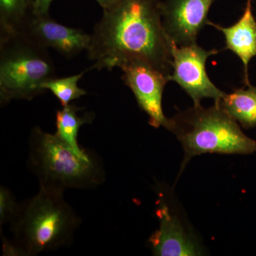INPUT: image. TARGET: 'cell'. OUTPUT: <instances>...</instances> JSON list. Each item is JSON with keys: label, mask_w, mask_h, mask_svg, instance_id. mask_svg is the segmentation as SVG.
I'll use <instances>...</instances> for the list:
<instances>
[{"label": "cell", "mask_w": 256, "mask_h": 256, "mask_svg": "<svg viewBox=\"0 0 256 256\" xmlns=\"http://www.w3.org/2000/svg\"><path fill=\"white\" fill-rule=\"evenodd\" d=\"M162 0H120L90 34L86 50L92 68L112 70L140 62L166 75L172 72L171 41L162 18Z\"/></svg>", "instance_id": "cell-1"}, {"label": "cell", "mask_w": 256, "mask_h": 256, "mask_svg": "<svg viewBox=\"0 0 256 256\" xmlns=\"http://www.w3.org/2000/svg\"><path fill=\"white\" fill-rule=\"evenodd\" d=\"M64 192L40 188L38 194L20 204L12 220L20 256H33L72 242L80 218L64 200Z\"/></svg>", "instance_id": "cell-2"}, {"label": "cell", "mask_w": 256, "mask_h": 256, "mask_svg": "<svg viewBox=\"0 0 256 256\" xmlns=\"http://www.w3.org/2000/svg\"><path fill=\"white\" fill-rule=\"evenodd\" d=\"M168 130L182 144L183 164L205 153L249 154L256 152V141L246 136L234 120L217 104L201 105L178 112L170 118Z\"/></svg>", "instance_id": "cell-3"}, {"label": "cell", "mask_w": 256, "mask_h": 256, "mask_svg": "<svg viewBox=\"0 0 256 256\" xmlns=\"http://www.w3.org/2000/svg\"><path fill=\"white\" fill-rule=\"evenodd\" d=\"M28 164L40 188L64 192L67 188H94L105 180L94 158H82L54 134L36 127L30 140Z\"/></svg>", "instance_id": "cell-4"}, {"label": "cell", "mask_w": 256, "mask_h": 256, "mask_svg": "<svg viewBox=\"0 0 256 256\" xmlns=\"http://www.w3.org/2000/svg\"><path fill=\"white\" fill-rule=\"evenodd\" d=\"M47 48L24 33L0 36V102L31 100L46 92L43 86L56 77Z\"/></svg>", "instance_id": "cell-5"}, {"label": "cell", "mask_w": 256, "mask_h": 256, "mask_svg": "<svg viewBox=\"0 0 256 256\" xmlns=\"http://www.w3.org/2000/svg\"><path fill=\"white\" fill-rule=\"evenodd\" d=\"M220 53L217 50H206L198 44L178 46L171 42L172 72L170 82H176L194 102L201 105L205 98L214 100L218 104L225 92L218 88L206 73V60Z\"/></svg>", "instance_id": "cell-6"}, {"label": "cell", "mask_w": 256, "mask_h": 256, "mask_svg": "<svg viewBox=\"0 0 256 256\" xmlns=\"http://www.w3.org/2000/svg\"><path fill=\"white\" fill-rule=\"evenodd\" d=\"M120 68L124 84L132 90L141 110L149 116L150 124L169 129L170 119L163 112L162 97L170 76L140 62L124 64Z\"/></svg>", "instance_id": "cell-7"}, {"label": "cell", "mask_w": 256, "mask_h": 256, "mask_svg": "<svg viewBox=\"0 0 256 256\" xmlns=\"http://www.w3.org/2000/svg\"><path fill=\"white\" fill-rule=\"evenodd\" d=\"M217 0H163L161 14L166 35L178 46L196 44L200 32L208 25V12Z\"/></svg>", "instance_id": "cell-8"}, {"label": "cell", "mask_w": 256, "mask_h": 256, "mask_svg": "<svg viewBox=\"0 0 256 256\" xmlns=\"http://www.w3.org/2000/svg\"><path fill=\"white\" fill-rule=\"evenodd\" d=\"M38 44L55 50L67 58L87 50L92 36L80 28L57 22L50 14L33 15L22 32Z\"/></svg>", "instance_id": "cell-9"}, {"label": "cell", "mask_w": 256, "mask_h": 256, "mask_svg": "<svg viewBox=\"0 0 256 256\" xmlns=\"http://www.w3.org/2000/svg\"><path fill=\"white\" fill-rule=\"evenodd\" d=\"M160 228L150 238L152 250L156 256H182L200 255V248L194 242L180 220L162 204L156 210Z\"/></svg>", "instance_id": "cell-10"}, {"label": "cell", "mask_w": 256, "mask_h": 256, "mask_svg": "<svg viewBox=\"0 0 256 256\" xmlns=\"http://www.w3.org/2000/svg\"><path fill=\"white\" fill-rule=\"evenodd\" d=\"M208 25L222 32L225 38V50H232L242 60L244 82L246 86L250 85L249 63L256 56V20L252 14V0H247L242 16L232 26L224 28L210 21H208Z\"/></svg>", "instance_id": "cell-11"}, {"label": "cell", "mask_w": 256, "mask_h": 256, "mask_svg": "<svg viewBox=\"0 0 256 256\" xmlns=\"http://www.w3.org/2000/svg\"><path fill=\"white\" fill-rule=\"evenodd\" d=\"M236 89L230 94H224L217 104L242 128L256 127V87Z\"/></svg>", "instance_id": "cell-12"}, {"label": "cell", "mask_w": 256, "mask_h": 256, "mask_svg": "<svg viewBox=\"0 0 256 256\" xmlns=\"http://www.w3.org/2000/svg\"><path fill=\"white\" fill-rule=\"evenodd\" d=\"M80 110L82 108L70 104L57 111L56 114V136L70 146L79 156L88 159L90 156L79 146L78 134L79 129L82 124L92 122L94 114L87 112L84 116H80L78 114Z\"/></svg>", "instance_id": "cell-13"}, {"label": "cell", "mask_w": 256, "mask_h": 256, "mask_svg": "<svg viewBox=\"0 0 256 256\" xmlns=\"http://www.w3.org/2000/svg\"><path fill=\"white\" fill-rule=\"evenodd\" d=\"M33 15V0H0V36L22 32Z\"/></svg>", "instance_id": "cell-14"}, {"label": "cell", "mask_w": 256, "mask_h": 256, "mask_svg": "<svg viewBox=\"0 0 256 256\" xmlns=\"http://www.w3.org/2000/svg\"><path fill=\"white\" fill-rule=\"evenodd\" d=\"M84 72L64 78L50 79L44 84V90H50L60 100L63 107L68 106L72 101L86 95L87 92L78 86L79 80L84 76Z\"/></svg>", "instance_id": "cell-15"}, {"label": "cell", "mask_w": 256, "mask_h": 256, "mask_svg": "<svg viewBox=\"0 0 256 256\" xmlns=\"http://www.w3.org/2000/svg\"><path fill=\"white\" fill-rule=\"evenodd\" d=\"M20 204L8 188L1 186L0 190V224L1 226L12 222L18 213Z\"/></svg>", "instance_id": "cell-16"}, {"label": "cell", "mask_w": 256, "mask_h": 256, "mask_svg": "<svg viewBox=\"0 0 256 256\" xmlns=\"http://www.w3.org/2000/svg\"><path fill=\"white\" fill-rule=\"evenodd\" d=\"M54 0H33L34 15L50 14V4Z\"/></svg>", "instance_id": "cell-17"}, {"label": "cell", "mask_w": 256, "mask_h": 256, "mask_svg": "<svg viewBox=\"0 0 256 256\" xmlns=\"http://www.w3.org/2000/svg\"><path fill=\"white\" fill-rule=\"evenodd\" d=\"M96 1L102 8L104 11H105L114 8L120 0H96Z\"/></svg>", "instance_id": "cell-18"}]
</instances>
